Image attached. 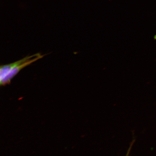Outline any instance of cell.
I'll return each instance as SVG.
<instances>
[{"label": "cell", "instance_id": "6da1fadb", "mask_svg": "<svg viewBox=\"0 0 156 156\" xmlns=\"http://www.w3.org/2000/svg\"><path fill=\"white\" fill-rule=\"evenodd\" d=\"M44 56V55H42L39 53L38 55L32 59L26 60V61L23 62L16 66L10 71L8 74L3 79L0 80L1 85L4 86L8 84H9L10 83L12 79L23 68L43 58Z\"/></svg>", "mask_w": 156, "mask_h": 156}, {"label": "cell", "instance_id": "7a4b0ae2", "mask_svg": "<svg viewBox=\"0 0 156 156\" xmlns=\"http://www.w3.org/2000/svg\"><path fill=\"white\" fill-rule=\"evenodd\" d=\"M39 53H37L31 56H28L13 63L1 66L0 68V80L3 79L9 73L10 71L16 66L18 65L26 60L32 59L38 55Z\"/></svg>", "mask_w": 156, "mask_h": 156}, {"label": "cell", "instance_id": "3957f363", "mask_svg": "<svg viewBox=\"0 0 156 156\" xmlns=\"http://www.w3.org/2000/svg\"><path fill=\"white\" fill-rule=\"evenodd\" d=\"M154 40H156V34H155L154 37Z\"/></svg>", "mask_w": 156, "mask_h": 156}]
</instances>
